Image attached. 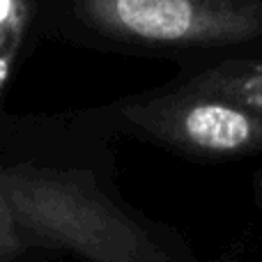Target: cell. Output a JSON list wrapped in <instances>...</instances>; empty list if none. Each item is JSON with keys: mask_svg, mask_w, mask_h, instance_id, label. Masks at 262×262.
Wrapping results in <instances>:
<instances>
[{"mask_svg": "<svg viewBox=\"0 0 262 262\" xmlns=\"http://www.w3.org/2000/svg\"><path fill=\"white\" fill-rule=\"evenodd\" d=\"M67 35L108 53L159 58L193 72L262 58V0H60Z\"/></svg>", "mask_w": 262, "mask_h": 262, "instance_id": "1", "label": "cell"}, {"mask_svg": "<svg viewBox=\"0 0 262 262\" xmlns=\"http://www.w3.org/2000/svg\"><path fill=\"white\" fill-rule=\"evenodd\" d=\"M118 136H134L198 159L262 154V120L221 95L170 81L104 106Z\"/></svg>", "mask_w": 262, "mask_h": 262, "instance_id": "2", "label": "cell"}, {"mask_svg": "<svg viewBox=\"0 0 262 262\" xmlns=\"http://www.w3.org/2000/svg\"><path fill=\"white\" fill-rule=\"evenodd\" d=\"M172 81L230 99L262 120V58H235L193 72H180Z\"/></svg>", "mask_w": 262, "mask_h": 262, "instance_id": "3", "label": "cell"}, {"mask_svg": "<svg viewBox=\"0 0 262 262\" xmlns=\"http://www.w3.org/2000/svg\"><path fill=\"white\" fill-rule=\"evenodd\" d=\"M30 0H0V55L18 58L30 28Z\"/></svg>", "mask_w": 262, "mask_h": 262, "instance_id": "4", "label": "cell"}, {"mask_svg": "<svg viewBox=\"0 0 262 262\" xmlns=\"http://www.w3.org/2000/svg\"><path fill=\"white\" fill-rule=\"evenodd\" d=\"M14 253H18V246H16V239H14L12 228H9L5 207L0 203V258H9Z\"/></svg>", "mask_w": 262, "mask_h": 262, "instance_id": "5", "label": "cell"}, {"mask_svg": "<svg viewBox=\"0 0 262 262\" xmlns=\"http://www.w3.org/2000/svg\"><path fill=\"white\" fill-rule=\"evenodd\" d=\"M14 62H16V58H14V55H0V95H3V90L7 88V83H9Z\"/></svg>", "mask_w": 262, "mask_h": 262, "instance_id": "6", "label": "cell"}, {"mask_svg": "<svg viewBox=\"0 0 262 262\" xmlns=\"http://www.w3.org/2000/svg\"><path fill=\"white\" fill-rule=\"evenodd\" d=\"M258 195H260V203H262V175H260V180H258Z\"/></svg>", "mask_w": 262, "mask_h": 262, "instance_id": "7", "label": "cell"}]
</instances>
